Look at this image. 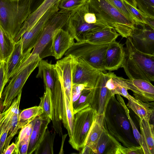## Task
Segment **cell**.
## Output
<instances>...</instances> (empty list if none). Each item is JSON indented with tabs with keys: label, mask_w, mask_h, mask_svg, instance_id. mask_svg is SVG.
<instances>
[{
	"label": "cell",
	"mask_w": 154,
	"mask_h": 154,
	"mask_svg": "<svg viewBox=\"0 0 154 154\" xmlns=\"http://www.w3.org/2000/svg\"><path fill=\"white\" fill-rule=\"evenodd\" d=\"M44 112L41 106H35L22 110L20 113L18 126L22 128L34 120Z\"/></svg>",
	"instance_id": "cell-26"
},
{
	"label": "cell",
	"mask_w": 154,
	"mask_h": 154,
	"mask_svg": "<svg viewBox=\"0 0 154 154\" xmlns=\"http://www.w3.org/2000/svg\"><path fill=\"white\" fill-rule=\"evenodd\" d=\"M1 62H0V66L1 65V63H2Z\"/></svg>",
	"instance_id": "cell-51"
},
{
	"label": "cell",
	"mask_w": 154,
	"mask_h": 154,
	"mask_svg": "<svg viewBox=\"0 0 154 154\" xmlns=\"http://www.w3.org/2000/svg\"><path fill=\"white\" fill-rule=\"evenodd\" d=\"M58 4L57 3L48 10L31 29L22 35L20 39L22 42L23 54L30 53L38 41L46 23L51 17L59 11Z\"/></svg>",
	"instance_id": "cell-9"
},
{
	"label": "cell",
	"mask_w": 154,
	"mask_h": 154,
	"mask_svg": "<svg viewBox=\"0 0 154 154\" xmlns=\"http://www.w3.org/2000/svg\"><path fill=\"white\" fill-rule=\"evenodd\" d=\"M30 53L26 54H23L22 43L20 39L15 43L13 50L5 62L6 84L17 72L22 64L28 58Z\"/></svg>",
	"instance_id": "cell-18"
},
{
	"label": "cell",
	"mask_w": 154,
	"mask_h": 154,
	"mask_svg": "<svg viewBox=\"0 0 154 154\" xmlns=\"http://www.w3.org/2000/svg\"><path fill=\"white\" fill-rule=\"evenodd\" d=\"M74 38L66 29L59 30L53 37L52 50L56 59H60L74 43Z\"/></svg>",
	"instance_id": "cell-19"
},
{
	"label": "cell",
	"mask_w": 154,
	"mask_h": 154,
	"mask_svg": "<svg viewBox=\"0 0 154 154\" xmlns=\"http://www.w3.org/2000/svg\"><path fill=\"white\" fill-rule=\"evenodd\" d=\"M45 0H30V13L35 11Z\"/></svg>",
	"instance_id": "cell-45"
},
{
	"label": "cell",
	"mask_w": 154,
	"mask_h": 154,
	"mask_svg": "<svg viewBox=\"0 0 154 154\" xmlns=\"http://www.w3.org/2000/svg\"><path fill=\"white\" fill-rule=\"evenodd\" d=\"M41 60L39 59L32 62L16 72L12 77L2 93L3 100L1 106L3 109V111L9 107L14 100L22 91L27 80L33 70L38 67Z\"/></svg>",
	"instance_id": "cell-7"
},
{
	"label": "cell",
	"mask_w": 154,
	"mask_h": 154,
	"mask_svg": "<svg viewBox=\"0 0 154 154\" xmlns=\"http://www.w3.org/2000/svg\"><path fill=\"white\" fill-rule=\"evenodd\" d=\"M19 108V107L17 108L11 120V127L8 133L9 135L6 139L3 151L9 145L11 140L17 133L18 130L20 129L18 126L19 117L20 112Z\"/></svg>",
	"instance_id": "cell-32"
},
{
	"label": "cell",
	"mask_w": 154,
	"mask_h": 154,
	"mask_svg": "<svg viewBox=\"0 0 154 154\" xmlns=\"http://www.w3.org/2000/svg\"><path fill=\"white\" fill-rule=\"evenodd\" d=\"M80 154H94V152L92 149L89 146L85 145L81 149Z\"/></svg>",
	"instance_id": "cell-48"
},
{
	"label": "cell",
	"mask_w": 154,
	"mask_h": 154,
	"mask_svg": "<svg viewBox=\"0 0 154 154\" xmlns=\"http://www.w3.org/2000/svg\"><path fill=\"white\" fill-rule=\"evenodd\" d=\"M118 120L121 127L126 131L129 130L130 125L129 122L123 115H120L118 117Z\"/></svg>",
	"instance_id": "cell-42"
},
{
	"label": "cell",
	"mask_w": 154,
	"mask_h": 154,
	"mask_svg": "<svg viewBox=\"0 0 154 154\" xmlns=\"http://www.w3.org/2000/svg\"><path fill=\"white\" fill-rule=\"evenodd\" d=\"M97 114L91 107L85 109L74 115L72 137L69 142L74 149L79 150L85 145L86 138Z\"/></svg>",
	"instance_id": "cell-6"
},
{
	"label": "cell",
	"mask_w": 154,
	"mask_h": 154,
	"mask_svg": "<svg viewBox=\"0 0 154 154\" xmlns=\"http://www.w3.org/2000/svg\"><path fill=\"white\" fill-rule=\"evenodd\" d=\"M114 74L110 71L106 73L101 72L94 88L93 100L91 107L97 114L105 115L109 101L112 97L110 91L106 87L105 84L107 80Z\"/></svg>",
	"instance_id": "cell-11"
},
{
	"label": "cell",
	"mask_w": 154,
	"mask_h": 154,
	"mask_svg": "<svg viewBox=\"0 0 154 154\" xmlns=\"http://www.w3.org/2000/svg\"><path fill=\"white\" fill-rule=\"evenodd\" d=\"M125 55V48L123 45L116 41L110 43L104 58L105 70L111 71L122 68Z\"/></svg>",
	"instance_id": "cell-14"
},
{
	"label": "cell",
	"mask_w": 154,
	"mask_h": 154,
	"mask_svg": "<svg viewBox=\"0 0 154 154\" xmlns=\"http://www.w3.org/2000/svg\"><path fill=\"white\" fill-rule=\"evenodd\" d=\"M109 44H94L86 41L77 42L64 55H71L81 57L93 67L103 72L105 71L103 65L104 57Z\"/></svg>",
	"instance_id": "cell-5"
},
{
	"label": "cell",
	"mask_w": 154,
	"mask_h": 154,
	"mask_svg": "<svg viewBox=\"0 0 154 154\" xmlns=\"http://www.w3.org/2000/svg\"><path fill=\"white\" fill-rule=\"evenodd\" d=\"M127 105L141 119L149 121L152 115L154 113L153 108L149 102H144L136 100H128Z\"/></svg>",
	"instance_id": "cell-25"
},
{
	"label": "cell",
	"mask_w": 154,
	"mask_h": 154,
	"mask_svg": "<svg viewBox=\"0 0 154 154\" xmlns=\"http://www.w3.org/2000/svg\"><path fill=\"white\" fill-rule=\"evenodd\" d=\"M120 104L123 108L126 116L130 123L132 128L134 136L137 141L142 148L143 143L141 134L138 130L134 122L130 116L129 110L128 109L127 106L125 104L124 101L121 102Z\"/></svg>",
	"instance_id": "cell-39"
},
{
	"label": "cell",
	"mask_w": 154,
	"mask_h": 154,
	"mask_svg": "<svg viewBox=\"0 0 154 154\" xmlns=\"http://www.w3.org/2000/svg\"><path fill=\"white\" fill-rule=\"evenodd\" d=\"M128 89L131 91L135 99L144 102L154 100V86L151 82L139 79H124Z\"/></svg>",
	"instance_id": "cell-15"
},
{
	"label": "cell",
	"mask_w": 154,
	"mask_h": 154,
	"mask_svg": "<svg viewBox=\"0 0 154 154\" xmlns=\"http://www.w3.org/2000/svg\"><path fill=\"white\" fill-rule=\"evenodd\" d=\"M70 14L58 11L51 17L45 24L41 37L33 51L26 59L29 63L39 59L53 56V37L57 31L66 27Z\"/></svg>",
	"instance_id": "cell-4"
},
{
	"label": "cell",
	"mask_w": 154,
	"mask_h": 154,
	"mask_svg": "<svg viewBox=\"0 0 154 154\" xmlns=\"http://www.w3.org/2000/svg\"><path fill=\"white\" fill-rule=\"evenodd\" d=\"M10 128L7 129L0 138V154L3 153L5 143Z\"/></svg>",
	"instance_id": "cell-44"
},
{
	"label": "cell",
	"mask_w": 154,
	"mask_h": 154,
	"mask_svg": "<svg viewBox=\"0 0 154 154\" xmlns=\"http://www.w3.org/2000/svg\"><path fill=\"white\" fill-rule=\"evenodd\" d=\"M30 14V0H0V26L13 39Z\"/></svg>",
	"instance_id": "cell-3"
},
{
	"label": "cell",
	"mask_w": 154,
	"mask_h": 154,
	"mask_svg": "<svg viewBox=\"0 0 154 154\" xmlns=\"http://www.w3.org/2000/svg\"><path fill=\"white\" fill-rule=\"evenodd\" d=\"M119 35L113 27L108 26L87 35L84 41L97 44H109L116 41Z\"/></svg>",
	"instance_id": "cell-21"
},
{
	"label": "cell",
	"mask_w": 154,
	"mask_h": 154,
	"mask_svg": "<svg viewBox=\"0 0 154 154\" xmlns=\"http://www.w3.org/2000/svg\"><path fill=\"white\" fill-rule=\"evenodd\" d=\"M139 124L144 154H154V131L153 124L139 118Z\"/></svg>",
	"instance_id": "cell-22"
},
{
	"label": "cell",
	"mask_w": 154,
	"mask_h": 154,
	"mask_svg": "<svg viewBox=\"0 0 154 154\" xmlns=\"http://www.w3.org/2000/svg\"><path fill=\"white\" fill-rule=\"evenodd\" d=\"M75 59V57L69 55L58 60L55 64L62 91L72 107V74Z\"/></svg>",
	"instance_id": "cell-12"
},
{
	"label": "cell",
	"mask_w": 154,
	"mask_h": 154,
	"mask_svg": "<svg viewBox=\"0 0 154 154\" xmlns=\"http://www.w3.org/2000/svg\"><path fill=\"white\" fill-rule=\"evenodd\" d=\"M85 5L70 14L66 25V30L77 42L84 41L87 35L108 26L104 24L89 23L86 22L84 18Z\"/></svg>",
	"instance_id": "cell-8"
},
{
	"label": "cell",
	"mask_w": 154,
	"mask_h": 154,
	"mask_svg": "<svg viewBox=\"0 0 154 154\" xmlns=\"http://www.w3.org/2000/svg\"><path fill=\"white\" fill-rule=\"evenodd\" d=\"M34 120L27 125L22 128L15 141L16 147L14 153L20 154L19 146L21 142L29 140L32 130Z\"/></svg>",
	"instance_id": "cell-31"
},
{
	"label": "cell",
	"mask_w": 154,
	"mask_h": 154,
	"mask_svg": "<svg viewBox=\"0 0 154 154\" xmlns=\"http://www.w3.org/2000/svg\"><path fill=\"white\" fill-rule=\"evenodd\" d=\"M137 8L146 16L154 17V0H135Z\"/></svg>",
	"instance_id": "cell-35"
},
{
	"label": "cell",
	"mask_w": 154,
	"mask_h": 154,
	"mask_svg": "<svg viewBox=\"0 0 154 154\" xmlns=\"http://www.w3.org/2000/svg\"><path fill=\"white\" fill-rule=\"evenodd\" d=\"M112 76L107 80L105 84V86L110 91L111 95L113 97L115 95L114 93L116 89V85L112 78Z\"/></svg>",
	"instance_id": "cell-43"
},
{
	"label": "cell",
	"mask_w": 154,
	"mask_h": 154,
	"mask_svg": "<svg viewBox=\"0 0 154 154\" xmlns=\"http://www.w3.org/2000/svg\"><path fill=\"white\" fill-rule=\"evenodd\" d=\"M51 120L44 112L34 120L27 154L32 153L38 147L44 136L48 125Z\"/></svg>",
	"instance_id": "cell-16"
},
{
	"label": "cell",
	"mask_w": 154,
	"mask_h": 154,
	"mask_svg": "<svg viewBox=\"0 0 154 154\" xmlns=\"http://www.w3.org/2000/svg\"><path fill=\"white\" fill-rule=\"evenodd\" d=\"M56 132L53 133L47 128L44 136L38 147L35 150V154H53V145Z\"/></svg>",
	"instance_id": "cell-28"
},
{
	"label": "cell",
	"mask_w": 154,
	"mask_h": 154,
	"mask_svg": "<svg viewBox=\"0 0 154 154\" xmlns=\"http://www.w3.org/2000/svg\"><path fill=\"white\" fill-rule=\"evenodd\" d=\"M80 57H76L72 74V83L84 84L93 88L101 72Z\"/></svg>",
	"instance_id": "cell-10"
},
{
	"label": "cell",
	"mask_w": 154,
	"mask_h": 154,
	"mask_svg": "<svg viewBox=\"0 0 154 154\" xmlns=\"http://www.w3.org/2000/svg\"><path fill=\"white\" fill-rule=\"evenodd\" d=\"M39 105L42 108L44 112L52 120L53 115L52 105L50 95L48 90L45 91L42 97L40 98Z\"/></svg>",
	"instance_id": "cell-36"
},
{
	"label": "cell",
	"mask_w": 154,
	"mask_h": 154,
	"mask_svg": "<svg viewBox=\"0 0 154 154\" xmlns=\"http://www.w3.org/2000/svg\"><path fill=\"white\" fill-rule=\"evenodd\" d=\"M90 11L105 25L113 27L119 35L130 36L135 25L108 0H88Z\"/></svg>",
	"instance_id": "cell-2"
},
{
	"label": "cell",
	"mask_w": 154,
	"mask_h": 154,
	"mask_svg": "<svg viewBox=\"0 0 154 154\" xmlns=\"http://www.w3.org/2000/svg\"><path fill=\"white\" fill-rule=\"evenodd\" d=\"M60 0H45L35 11L30 13L23 24L19 32L14 38L15 42H17L25 32L31 29L48 10Z\"/></svg>",
	"instance_id": "cell-17"
},
{
	"label": "cell",
	"mask_w": 154,
	"mask_h": 154,
	"mask_svg": "<svg viewBox=\"0 0 154 154\" xmlns=\"http://www.w3.org/2000/svg\"><path fill=\"white\" fill-rule=\"evenodd\" d=\"M146 20L147 25L154 29V17L147 16Z\"/></svg>",
	"instance_id": "cell-49"
},
{
	"label": "cell",
	"mask_w": 154,
	"mask_h": 154,
	"mask_svg": "<svg viewBox=\"0 0 154 154\" xmlns=\"http://www.w3.org/2000/svg\"><path fill=\"white\" fill-rule=\"evenodd\" d=\"M15 143L13 142L11 145H9L6 149L3 152L4 154H12L14 153L16 147Z\"/></svg>",
	"instance_id": "cell-47"
},
{
	"label": "cell",
	"mask_w": 154,
	"mask_h": 154,
	"mask_svg": "<svg viewBox=\"0 0 154 154\" xmlns=\"http://www.w3.org/2000/svg\"><path fill=\"white\" fill-rule=\"evenodd\" d=\"M111 154H144L142 148L140 146L125 147L122 146L118 142L113 148Z\"/></svg>",
	"instance_id": "cell-33"
},
{
	"label": "cell",
	"mask_w": 154,
	"mask_h": 154,
	"mask_svg": "<svg viewBox=\"0 0 154 154\" xmlns=\"http://www.w3.org/2000/svg\"><path fill=\"white\" fill-rule=\"evenodd\" d=\"M94 88H86L82 91L78 99L72 103L74 115L77 112L91 107L94 93Z\"/></svg>",
	"instance_id": "cell-27"
},
{
	"label": "cell",
	"mask_w": 154,
	"mask_h": 154,
	"mask_svg": "<svg viewBox=\"0 0 154 154\" xmlns=\"http://www.w3.org/2000/svg\"><path fill=\"white\" fill-rule=\"evenodd\" d=\"M29 140L22 141L19 146L20 154H27L29 146Z\"/></svg>",
	"instance_id": "cell-46"
},
{
	"label": "cell",
	"mask_w": 154,
	"mask_h": 154,
	"mask_svg": "<svg viewBox=\"0 0 154 154\" xmlns=\"http://www.w3.org/2000/svg\"><path fill=\"white\" fill-rule=\"evenodd\" d=\"M88 0H60L59 2L60 11L70 14L85 5Z\"/></svg>",
	"instance_id": "cell-29"
},
{
	"label": "cell",
	"mask_w": 154,
	"mask_h": 154,
	"mask_svg": "<svg viewBox=\"0 0 154 154\" xmlns=\"http://www.w3.org/2000/svg\"><path fill=\"white\" fill-rule=\"evenodd\" d=\"M5 62H2L0 66V99L6 83H5Z\"/></svg>",
	"instance_id": "cell-41"
},
{
	"label": "cell",
	"mask_w": 154,
	"mask_h": 154,
	"mask_svg": "<svg viewBox=\"0 0 154 154\" xmlns=\"http://www.w3.org/2000/svg\"><path fill=\"white\" fill-rule=\"evenodd\" d=\"M105 117V115L96 114L85 141V145L91 148L94 154H97L96 148L98 141L102 134L106 130Z\"/></svg>",
	"instance_id": "cell-20"
},
{
	"label": "cell",
	"mask_w": 154,
	"mask_h": 154,
	"mask_svg": "<svg viewBox=\"0 0 154 154\" xmlns=\"http://www.w3.org/2000/svg\"><path fill=\"white\" fill-rule=\"evenodd\" d=\"M22 91L14 100L9 107L0 113V138L5 131L11 127L13 115L17 108L19 107Z\"/></svg>",
	"instance_id": "cell-23"
},
{
	"label": "cell",
	"mask_w": 154,
	"mask_h": 154,
	"mask_svg": "<svg viewBox=\"0 0 154 154\" xmlns=\"http://www.w3.org/2000/svg\"><path fill=\"white\" fill-rule=\"evenodd\" d=\"M112 137L106 130L102 134L97 143L96 149L97 154L104 153L107 147L112 143Z\"/></svg>",
	"instance_id": "cell-34"
},
{
	"label": "cell",
	"mask_w": 154,
	"mask_h": 154,
	"mask_svg": "<svg viewBox=\"0 0 154 154\" xmlns=\"http://www.w3.org/2000/svg\"><path fill=\"white\" fill-rule=\"evenodd\" d=\"M125 1L130 5L134 7L137 8V4L135 0H124Z\"/></svg>",
	"instance_id": "cell-50"
},
{
	"label": "cell",
	"mask_w": 154,
	"mask_h": 154,
	"mask_svg": "<svg viewBox=\"0 0 154 154\" xmlns=\"http://www.w3.org/2000/svg\"><path fill=\"white\" fill-rule=\"evenodd\" d=\"M122 68L129 79L154 81V55L142 53L134 46L130 37L126 38Z\"/></svg>",
	"instance_id": "cell-1"
},
{
	"label": "cell",
	"mask_w": 154,
	"mask_h": 154,
	"mask_svg": "<svg viewBox=\"0 0 154 154\" xmlns=\"http://www.w3.org/2000/svg\"><path fill=\"white\" fill-rule=\"evenodd\" d=\"M15 44L10 34L0 26V62L7 61L13 50Z\"/></svg>",
	"instance_id": "cell-24"
},
{
	"label": "cell",
	"mask_w": 154,
	"mask_h": 154,
	"mask_svg": "<svg viewBox=\"0 0 154 154\" xmlns=\"http://www.w3.org/2000/svg\"><path fill=\"white\" fill-rule=\"evenodd\" d=\"M112 78L116 85V89L114 94L121 95L127 99L128 100L135 101L136 100L129 94L128 92V88L124 78L122 77L117 76L114 74Z\"/></svg>",
	"instance_id": "cell-30"
},
{
	"label": "cell",
	"mask_w": 154,
	"mask_h": 154,
	"mask_svg": "<svg viewBox=\"0 0 154 154\" xmlns=\"http://www.w3.org/2000/svg\"><path fill=\"white\" fill-rule=\"evenodd\" d=\"M130 37L138 51L154 55V29L146 25L135 26Z\"/></svg>",
	"instance_id": "cell-13"
},
{
	"label": "cell",
	"mask_w": 154,
	"mask_h": 154,
	"mask_svg": "<svg viewBox=\"0 0 154 154\" xmlns=\"http://www.w3.org/2000/svg\"><path fill=\"white\" fill-rule=\"evenodd\" d=\"M86 88H88L84 84L73 85L72 90V103L78 99L82 91Z\"/></svg>",
	"instance_id": "cell-40"
},
{
	"label": "cell",
	"mask_w": 154,
	"mask_h": 154,
	"mask_svg": "<svg viewBox=\"0 0 154 154\" xmlns=\"http://www.w3.org/2000/svg\"><path fill=\"white\" fill-rule=\"evenodd\" d=\"M122 0L125 5L137 21L138 23L137 26L147 25L146 20L147 16L137 8L134 7L125 0Z\"/></svg>",
	"instance_id": "cell-38"
},
{
	"label": "cell",
	"mask_w": 154,
	"mask_h": 154,
	"mask_svg": "<svg viewBox=\"0 0 154 154\" xmlns=\"http://www.w3.org/2000/svg\"><path fill=\"white\" fill-rule=\"evenodd\" d=\"M108 0L122 13L134 23L136 26L138 25V23L137 20L125 5L122 0Z\"/></svg>",
	"instance_id": "cell-37"
}]
</instances>
